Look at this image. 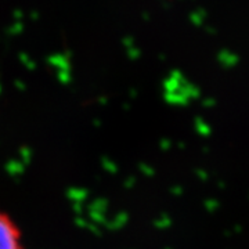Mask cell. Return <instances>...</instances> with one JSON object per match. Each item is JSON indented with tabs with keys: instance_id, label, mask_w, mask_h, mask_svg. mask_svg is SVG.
<instances>
[{
	"instance_id": "cell-1",
	"label": "cell",
	"mask_w": 249,
	"mask_h": 249,
	"mask_svg": "<svg viewBox=\"0 0 249 249\" xmlns=\"http://www.w3.org/2000/svg\"><path fill=\"white\" fill-rule=\"evenodd\" d=\"M0 249H25L24 235L18 223L0 209Z\"/></svg>"
}]
</instances>
